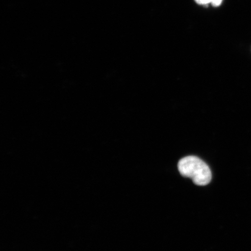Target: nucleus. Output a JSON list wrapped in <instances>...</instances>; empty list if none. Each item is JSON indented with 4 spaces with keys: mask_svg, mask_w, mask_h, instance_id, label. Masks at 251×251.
I'll return each mask as SVG.
<instances>
[{
    "mask_svg": "<svg viewBox=\"0 0 251 251\" xmlns=\"http://www.w3.org/2000/svg\"><path fill=\"white\" fill-rule=\"evenodd\" d=\"M178 169L183 176L191 178L198 186H206L212 180L209 166L196 156H188L180 159Z\"/></svg>",
    "mask_w": 251,
    "mask_h": 251,
    "instance_id": "obj_1",
    "label": "nucleus"
},
{
    "mask_svg": "<svg viewBox=\"0 0 251 251\" xmlns=\"http://www.w3.org/2000/svg\"><path fill=\"white\" fill-rule=\"evenodd\" d=\"M198 4L207 5L211 4L213 6H219L221 4L223 0H195Z\"/></svg>",
    "mask_w": 251,
    "mask_h": 251,
    "instance_id": "obj_2",
    "label": "nucleus"
}]
</instances>
